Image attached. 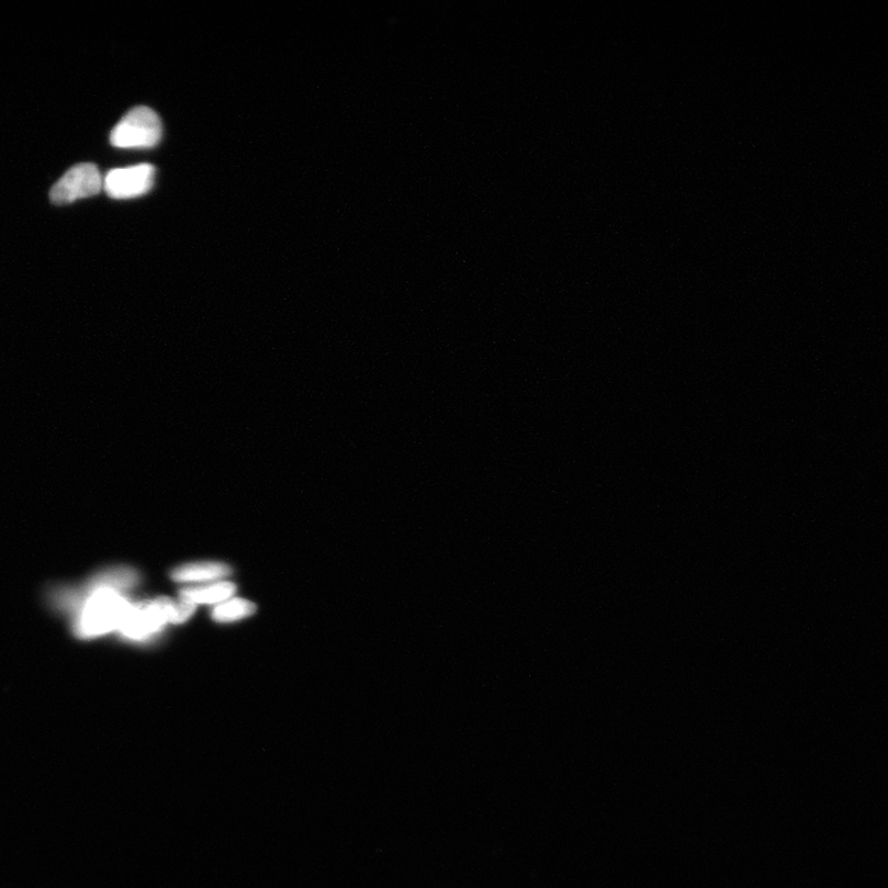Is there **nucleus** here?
I'll use <instances>...</instances> for the list:
<instances>
[{
	"mask_svg": "<svg viewBox=\"0 0 888 888\" xmlns=\"http://www.w3.org/2000/svg\"><path fill=\"white\" fill-rule=\"evenodd\" d=\"M154 177V167L148 163L117 168L103 178V189L114 199L137 198L150 192Z\"/></svg>",
	"mask_w": 888,
	"mask_h": 888,
	"instance_id": "5",
	"label": "nucleus"
},
{
	"mask_svg": "<svg viewBox=\"0 0 888 888\" xmlns=\"http://www.w3.org/2000/svg\"><path fill=\"white\" fill-rule=\"evenodd\" d=\"M137 582V572L116 568L101 572L82 592H63L62 603L77 609L76 635L88 639L119 631L132 607L122 591Z\"/></svg>",
	"mask_w": 888,
	"mask_h": 888,
	"instance_id": "1",
	"label": "nucleus"
},
{
	"mask_svg": "<svg viewBox=\"0 0 888 888\" xmlns=\"http://www.w3.org/2000/svg\"><path fill=\"white\" fill-rule=\"evenodd\" d=\"M103 189V178L92 163L77 164L51 189V200L56 204H69L78 199L93 197Z\"/></svg>",
	"mask_w": 888,
	"mask_h": 888,
	"instance_id": "4",
	"label": "nucleus"
},
{
	"mask_svg": "<svg viewBox=\"0 0 888 888\" xmlns=\"http://www.w3.org/2000/svg\"><path fill=\"white\" fill-rule=\"evenodd\" d=\"M230 568L221 563H197L177 568L172 578L179 582L217 580L230 575Z\"/></svg>",
	"mask_w": 888,
	"mask_h": 888,
	"instance_id": "6",
	"label": "nucleus"
},
{
	"mask_svg": "<svg viewBox=\"0 0 888 888\" xmlns=\"http://www.w3.org/2000/svg\"><path fill=\"white\" fill-rule=\"evenodd\" d=\"M256 611V606L243 599H235L223 602L213 610V620L219 622H231L249 617Z\"/></svg>",
	"mask_w": 888,
	"mask_h": 888,
	"instance_id": "8",
	"label": "nucleus"
},
{
	"mask_svg": "<svg viewBox=\"0 0 888 888\" xmlns=\"http://www.w3.org/2000/svg\"><path fill=\"white\" fill-rule=\"evenodd\" d=\"M196 611V605L187 601L176 602L171 599H157L154 601L131 607V610L121 625V635L134 639H146L160 631L168 622L182 623Z\"/></svg>",
	"mask_w": 888,
	"mask_h": 888,
	"instance_id": "2",
	"label": "nucleus"
},
{
	"mask_svg": "<svg viewBox=\"0 0 888 888\" xmlns=\"http://www.w3.org/2000/svg\"><path fill=\"white\" fill-rule=\"evenodd\" d=\"M236 588L231 582H217L208 587L187 588L181 592V600L189 603H216L227 601Z\"/></svg>",
	"mask_w": 888,
	"mask_h": 888,
	"instance_id": "7",
	"label": "nucleus"
},
{
	"mask_svg": "<svg viewBox=\"0 0 888 888\" xmlns=\"http://www.w3.org/2000/svg\"><path fill=\"white\" fill-rule=\"evenodd\" d=\"M161 138L160 117L150 108L138 107L130 110L112 129L110 142L118 149H150Z\"/></svg>",
	"mask_w": 888,
	"mask_h": 888,
	"instance_id": "3",
	"label": "nucleus"
}]
</instances>
